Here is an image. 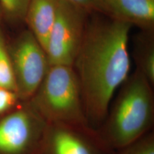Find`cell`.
<instances>
[{
    "label": "cell",
    "instance_id": "cell-8",
    "mask_svg": "<svg viewBox=\"0 0 154 154\" xmlns=\"http://www.w3.org/2000/svg\"><path fill=\"white\" fill-rule=\"evenodd\" d=\"M101 3L107 17L145 28L154 23V0H101Z\"/></svg>",
    "mask_w": 154,
    "mask_h": 154
},
{
    "label": "cell",
    "instance_id": "cell-15",
    "mask_svg": "<svg viewBox=\"0 0 154 154\" xmlns=\"http://www.w3.org/2000/svg\"><path fill=\"white\" fill-rule=\"evenodd\" d=\"M66 1L78 6L86 11H98L103 14L101 0H66Z\"/></svg>",
    "mask_w": 154,
    "mask_h": 154
},
{
    "label": "cell",
    "instance_id": "cell-11",
    "mask_svg": "<svg viewBox=\"0 0 154 154\" xmlns=\"http://www.w3.org/2000/svg\"><path fill=\"white\" fill-rule=\"evenodd\" d=\"M114 154H154V133L153 131L129 145L118 150Z\"/></svg>",
    "mask_w": 154,
    "mask_h": 154
},
{
    "label": "cell",
    "instance_id": "cell-4",
    "mask_svg": "<svg viewBox=\"0 0 154 154\" xmlns=\"http://www.w3.org/2000/svg\"><path fill=\"white\" fill-rule=\"evenodd\" d=\"M48 124L29 101L0 116V154H42Z\"/></svg>",
    "mask_w": 154,
    "mask_h": 154
},
{
    "label": "cell",
    "instance_id": "cell-5",
    "mask_svg": "<svg viewBox=\"0 0 154 154\" xmlns=\"http://www.w3.org/2000/svg\"><path fill=\"white\" fill-rule=\"evenodd\" d=\"M87 12L66 0H59L45 49L50 66H73L84 35Z\"/></svg>",
    "mask_w": 154,
    "mask_h": 154
},
{
    "label": "cell",
    "instance_id": "cell-13",
    "mask_svg": "<svg viewBox=\"0 0 154 154\" xmlns=\"http://www.w3.org/2000/svg\"><path fill=\"white\" fill-rule=\"evenodd\" d=\"M29 0H0L2 10L14 19H24Z\"/></svg>",
    "mask_w": 154,
    "mask_h": 154
},
{
    "label": "cell",
    "instance_id": "cell-7",
    "mask_svg": "<svg viewBox=\"0 0 154 154\" xmlns=\"http://www.w3.org/2000/svg\"><path fill=\"white\" fill-rule=\"evenodd\" d=\"M96 130L48 124L42 154H114Z\"/></svg>",
    "mask_w": 154,
    "mask_h": 154
},
{
    "label": "cell",
    "instance_id": "cell-10",
    "mask_svg": "<svg viewBox=\"0 0 154 154\" xmlns=\"http://www.w3.org/2000/svg\"><path fill=\"white\" fill-rule=\"evenodd\" d=\"M0 87L16 92V82L8 47L0 29ZM17 93V92H16Z\"/></svg>",
    "mask_w": 154,
    "mask_h": 154
},
{
    "label": "cell",
    "instance_id": "cell-12",
    "mask_svg": "<svg viewBox=\"0 0 154 154\" xmlns=\"http://www.w3.org/2000/svg\"><path fill=\"white\" fill-rule=\"evenodd\" d=\"M137 69L146 77L152 86L154 84V49L149 46L138 51L136 57Z\"/></svg>",
    "mask_w": 154,
    "mask_h": 154
},
{
    "label": "cell",
    "instance_id": "cell-6",
    "mask_svg": "<svg viewBox=\"0 0 154 154\" xmlns=\"http://www.w3.org/2000/svg\"><path fill=\"white\" fill-rule=\"evenodd\" d=\"M17 94L21 101L33 96L50 66L46 52L29 30L22 32L8 47Z\"/></svg>",
    "mask_w": 154,
    "mask_h": 154
},
{
    "label": "cell",
    "instance_id": "cell-14",
    "mask_svg": "<svg viewBox=\"0 0 154 154\" xmlns=\"http://www.w3.org/2000/svg\"><path fill=\"white\" fill-rule=\"evenodd\" d=\"M20 101L14 91L0 87V116L12 110Z\"/></svg>",
    "mask_w": 154,
    "mask_h": 154
},
{
    "label": "cell",
    "instance_id": "cell-9",
    "mask_svg": "<svg viewBox=\"0 0 154 154\" xmlns=\"http://www.w3.org/2000/svg\"><path fill=\"white\" fill-rule=\"evenodd\" d=\"M59 0H29L24 19L29 31L45 51L54 23Z\"/></svg>",
    "mask_w": 154,
    "mask_h": 154
},
{
    "label": "cell",
    "instance_id": "cell-2",
    "mask_svg": "<svg viewBox=\"0 0 154 154\" xmlns=\"http://www.w3.org/2000/svg\"><path fill=\"white\" fill-rule=\"evenodd\" d=\"M152 86L138 69L120 86L104 121L96 130L103 143L113 151L129 145L153 131Z\"/></svg>",
    "mask_w": 154,
    "mask_h": 154
},
{
    "label": "cell",
    "instance_id": "cell-3",
    "mask_svg": "<svg viewBox=\"0 0 154 154\" xmlns=\"http://www.w3.org/2000/svg\"><path fill=\"white\" fill-rule=\"evenodd\" d=\"M28 101L47 124L92 128L86 118L79 84L72 66H50Z\"/></svg>",
    "mask_w": 154,
    "mask_h": 154
},
{
    "label": "cell",
    "instance_id": "cell-16",
    "mask_svg": "<svg viewBox=\"0 0 154 154\" xmlns=\"http://www.w3.org/2000/svg\"><path fill=\"white\" fill-rule=\"evenodd\" d=\"M0 9H2V8H1V6H0Z\"/></svg>",
    "mask_w": 154,
    "mask_h": 154
},
{
    "label": "cell",
    "instance_id": "cell-1",
    "mask_svg": "<svg viewBox=\"0 0 154 154\" xmlns=\"http://www.w3.org/2000/svg\"><path fill=\"white\" fill-rule=\"evenodd\" d=\"M131 26L109 17L86 25L72 68L88 122L96 131L104 121L116 91L129 76L128 44Z\"/></svg>",
    "mask_w": 154,
    "mask_h": 154
}]
</instances>
